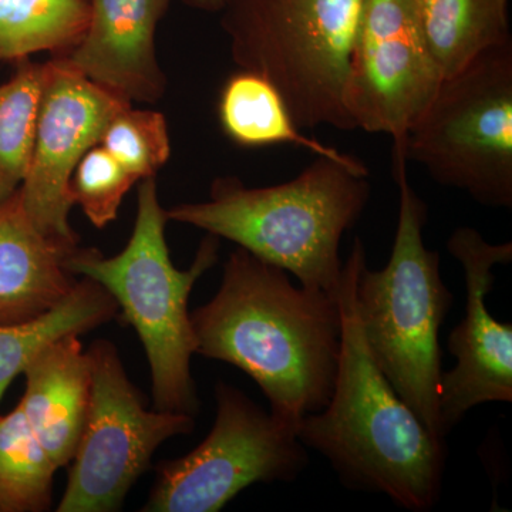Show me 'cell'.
I'll use <instances>...</instances> for the list:
<instances>
[{"label":"cell","instance_id":"6da1fadb","mask_svg":"<svg viewBox=\"0 0 512 512\" xmlns=\"http://www.w3.org/2000/svg\"><path fill=\"white\" fill-rule=\"evenodd\" d=\"M197 355L247 373L271 414L298 430L328 406L338 376V295L296 288L288 272L244 248L228 256L220 289L191 312Z\"/></svg>","mask_w":512,"mask_h":512},{"label":"cell","instance_id":"7a4b0ae2","mask_svg":"<svg viewBox=\"0 0 512 512\" xmlns=\"http://www.w3.org/2000/svg\"><path fill=\"white\" fill-rule=\"evenodd\" d=\"M365 264V245L355 238L336 292L342 342L335 390L325 409L301 421L296 436L328 458L346 488L386 495L404 510L429 512L440 500L446 440L430 433L367 349L355 302Z\"/></svg>","mask_w":512,"mask_h":512},{"label":"cell","instance_id":"3957f363","mask_svg":"<svg viewBox=\"0 0 512 512\" xmlns=\"http://www.w3.org/2000/svg\"><path fill=\"white\" fill-rule=\"evenodd\" d=\"M369 170L316 157L298 177L272 187L217 178L210 200L175 205L168 221L228 239L256 258L291 272L301 286L335 295L343 235L370 200Z\"/></svg>","mask_w":512,"mask_h":512},{"label":"cell","instance_id":"277c9868","mask_svg":"<svg viewBox=\"0 0 512 512\" xmlns=\"http://www.w3.org/2000/svg\"><path fill=\"white\" fill-rule=\"evenodd\" d=\"M167 212L156 177L140 181L133 234L117 255L77 248L67 262L77 278L103 286L119 305L121 320L136 330L150 366L154 409L195 417L200 400L191 375L197 355L188 301L195 284L217 264L220 238L202 239L190 268H175L165 239Z\"/></svg>","mask_w":512,"mask_h":512},{"label":"cell","instance_id":"5b68a950","mask_svg":"<svg viewBox=\"0 0 512 512\" xmlns=\"http://www.w3.org/2000/svg\"><path fill=\"white\" fill-rule=\"evenodd\" d=\"M400 205L389 262L380 271L360 268L355 302L367 349L397 394L430 433L441 434L439 417L440 329L453 293L441 278L440 255L426 248L427 205L407 177V160L394 153Z\"/></svg>","mask_w":512,"mask_h":512},{"label":"cell","instance_id":"8992f818","mask_svg":"<svg viewBox=\"0 0 512 512\" xmlns=\"http://www.w3.org/2000/svg\"><path fill=\"white\" fill-rule=\"evenodd\" d=\"M365 0H225L239 69L266 77L301 128L356 130L346 92Z\"/></svg>","mask_w":512,"mask_h":512},{"label":"cell","instance_id":"52a82bcc","mask_svg":"<svg viewBox=\"0 0 512 512\" xmlns=\"http://www.w3.org/2000/svg\"><path fill=\"white\" fill-rule=\"evenodd\" d=\"M394 153L478 204L512 207V40L441 82Z\"/></svg>","mask_w":512,"mask_h":512},{"label":"cell","instance_id":"ba28073f","mask_svg":"<svg viewBox=\"0 0 512 512\" xmlns=\"http://www.w3.org/2000/svg\"><path fill=\"white\" fill-rule=\"evenodd\" d=\"M215 400L210 434L187 456L160 463L141 511H221L252 484L292 483L308 466V451L296 430L247 394L218 382Z\"/></svg>","mask_w":512,"mask_h":512},{"label":"cell","instance_id":"9c48e42d","mask_svg":"<svg viewBox=\"0 0 512 512\" xmlns=\"http://www.w3.org/2000/svg\"><path fill=\"white\" fill-rule=\"evenodd\" d=\"M87 355L92 394L59 512L119 511L158 447L195 427L188 414L147 409L109 340Z\"/></svg>","mask_w":512,"mask_h":512},{"label":"cell","instance_id":"30bf717a","mask_svg":"<svg viewBox=\"0 0 512 512\" xmlns=\"http://www.w3.org/2000/svg\"><path fill=\"white\" fill-rule=\"evenodd\" d=\"M420 0H365L346 104L355 128L400 146L443 79L421 33Z\"/></svg>","mask_w":512,"mask_h":512},{"label":"cell","instance_id":"8fae6325","mask_svg":"<svg viewBox=\"0 0 512 512\" xmlns=\"http://www.w3.org/2000/svg\"><path fill=\"white\" fill-rule=\"evenodd\" d=\"M127 106L131 101L87 79L63 57L49 60L32 160L18 191L30 220L47 237L79 245L69 221L74 168Z\"/></svg>","mask_w":512,"mask_h":512},{"label":"cell","instance_id":"7c38bea8","mask_svg":"<svg viewBox=\"0 0 512 512\" xmlns=\"http://www.w3.org/2000/svg\"><path fill=\"white\" fill-rule=\"evenodd\" d=\"M447 249L466 278V316L448 336L457 363L440 380L439 417L444 437L474 407L512 402V325L497 322L487 309L493 291V268L512 261V244H491L474 228L451 234Z\"/></svg>","mask_w":512,"mask_h":512},{"label":"cell","instance_id":"4fadbf2b","mask_svg":"<svg viewBox=\"0 0 512 512\" xmlns=\"http://www.w3.org/2000/svg\"><path fill=\"white\" fill-rule=\"evenodd\" d=\"M168 5L170 0H89V23L82 39L59 56L128 101L154 103L165 90L156 32Z\"/></svg>","mask_w":512,"mask_h":512},{"label":"cell","instance_id":"5bb4252c","mask_svg":"<svg viewBox=\"0 0 512 512\" xmlns=\"http://www.w3.org/2000/svg\"><path fill=\"white\" fill-rule=\"evenodd\" d=\"M79 245L47 237L30 220L19 192L0 205V325L36 318L72 291L67 262Z\"/></svg>","mask_w":512,"mask_h":512},{"label":"cell","instance_id":"9a60e30c","mask_svg":"<svg viewBox=\"0 0 512 512\" xmlns=\"http://www.w3.org/2000/svg\"><path fill=\"white\" fill-rule=\"evenodd\" d=\"M19 407L57 468L76 453L92 394V369L80 335L46 346L26 367Z\"/></svg>","mask_w":512,"mask_h":512},{"label":"cell","instance_id":"2e32d148","mask_svg":"<svg viewBox=\"0 0 512 512\" xmlns=\"http://www.w3.org/2000/svg\"><path fill=\"white\" fill-rule=\"evenodd\" d=\"M218 119L225 136L242 147L288 144L306 148L316 157L362 167L356 157L326 146L302 133L286 101L262 74L241 69L225 82L218 101Z\"/></svg>","mask_w":512,"mask_h":512},{"label":"cell","instance_id":"e0dca14e","mask_svg":"<svg viewBox=\"0 0 512 512\" xmlns=\"http://www.w3.org/2000/svg\"><path fill=\"white\" fill-rule=\"evenodd\" d=\"M119 316L107 289L79 278L66 298L49 311L13 325H0V400L46 346L69 335H84Z\"/></svg>","mask_w":512,"mask_h":512},{"label":"cell","instance_id":"ac0fdd59","mask_svg":"<svg viewBox=\"0 0 512 512\" xmlns=\"http://www.w3.org/2000/svg\"><path fill=\"white\" fill-rule=\"evenodd\" d=\"M421 33L441 79L510 42L508 0H420Z\"/></svg>","mask_w":512,"mask_h":512},{"label":"cell","instance_id":"d6986e66","mask_svg":"<svg viewBox=\"0 0 512 512\" xmlns=\"http://www.w3.org/2000/svg\"><path fill=\"white\" fill-rule=\"evenodd\" d=\"M89 0H0V63L69 52L89 23Z\"/></svg>","mask_w":512,"mask_h":512},{"label":"cell","instance_id":"ffe728a7","mask_svg":"<svg viewBox=\"0 0 512 512\" xmlns=\"http://www.w3.org/2000/svg\"><path fill=\"white\" fill-rule=\"evenodd\" d=\"M47 73L49 62L20 60L13 76L0 84V205L28 174Z\"/></svg>","mask_w":512,"mask_h":512},{"label":"cell","instance_id":"44dd1931","mask_svg":"<svg viewBox=\"0 0 512 512\" xmlns=\"http://www.w3.org/2000/svg\"><path fill=\"white\" fill-rule=\"evenodd\" d=\"M57 470L19 404L0 416V512L50 508Z\"/></svg>","mask_w":512,"mask_h":512},{"label":"cell","instance_id":"7402d4cb","mask_svg":"<svg viewBox=\"0 0 512 512\" xmlns=\"http://www.w3.org/2000/svg\"><path fill=\"white\" fill-rule=\"evenodd\" d=\"M99 144L137 181L156 177L171 156L164 114L131 106L111 117Z\"/></svg>","mask_w":512,"mask_h":512},{"label":"cell","instance_id":"603a6c76","mask_svg":"<svg viewBox=\"0 0 512 512\" xmlns=\"http://www.w3.org/2000/svg\"><path fill=\"white\" fill-rule=\"evenodd\" d=\"M138 183L100 144L90 148L74 168L70 200L82 208L96 228H106L119 217L121 202Z\"/></svg>","mask_w":512,"mask_h":512},{"label":"cell","instance_id":"cb8c5ba5","mask_svg":"<svg viewBox=\"0 0 512 512\" xmlns=\"http://www.w3.org/2000/svg\"><path fill=\"white\" fill-rule=\"evenodd\" d=\"M180 2L192 9L211 13L221 12L225 5V0H180Z\"/></svg>","mask_w":512,"mask_h":512}]
</instances>
